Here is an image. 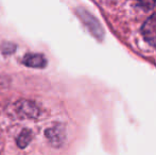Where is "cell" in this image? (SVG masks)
I'll list each match as a JSON object with an SVG mask.
<instances>
[{"label": "cell", "mask_w": 156, "mask_h": 155, "mask_svg": "<svg viewBox=\"0 0 156 155\" xmlns=\"http://www.w3.org/2000/svg\"><path fill=\"white\" fill-rule=\"evenodd\" d=\"M45 136L47 140L54 147H60L65 139V132L64 129L60 125L50 126L45 131Z\"/></svg>", "instance_id": "cell-2"}, {"label": "cell", "mask_w": 156, "mask_h": 155, "mask_svg": "<svg viewBox=\"0 0 156 155\" xmlns=\"http://www.w3.org/2000/svg\"><path fill=\"white\" fill-rule=\"evenodd\" d=\"M141 33L147 43L156 46V12L144 21L141 28Z\"/></svg>", "instance_id": "cell-1"}, {"label": "cell", "mask_w": 156, "mask_h": 155, "mask_svg": "<svg viewBox=\"0 0 156 155\" xmlns=\"http://www.w3.org/2000/svg\"><path fill=\"white\" fill-rule=\"evenodd\" d=\"M16 112L20 117L23 118H35L38 115V110L34 103L30 101H19L16 104Z\"/></svg>", "instance_id": "cell-3"}, {"label": "cell", "mask_w": 156, "mask_h": 155, "mask_svg": "<svg viewBox=\"0 0 156 155\" xmlns=\"http://www.w3.org/2000/svg\"><path fill=\"white\" fill-rule=\"evenodd\" d=\"M31 140H32V132L30 130H23V131H21V133L18 135V137H17L16 143L19 148L23 149V148L29 146Z\"/></svg>", "instance_id": "cell-5"}, {"label": "cell", "mask_w": 156, "mask_h": 155, "mask_svg": "<svg viewBox=\"0 0 156 155\" xmlns=\"http://www.w3.org/2000/svg\"><path fill=\"white\" fill-rule=\"evenodd\" d=\"M23 63L26 66L32 68H45L47 66V60L43 54L29 53L23 58Z\"/></svg>", "instance_id": "cell-4"}]
</instances>
